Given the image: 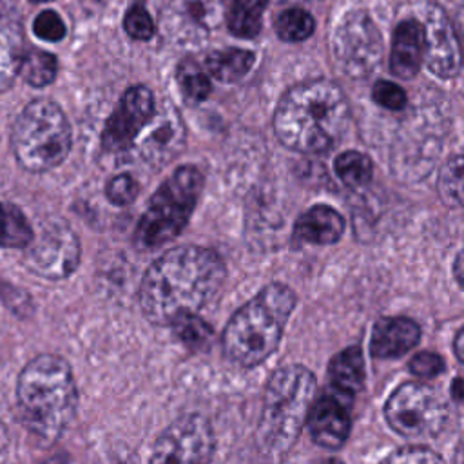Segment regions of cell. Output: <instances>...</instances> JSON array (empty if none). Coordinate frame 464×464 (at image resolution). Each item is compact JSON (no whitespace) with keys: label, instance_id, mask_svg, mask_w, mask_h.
<instances>
[{"label":"cell","instance_id":"obj_14","mask_svg":"<svg viewBox=\"0 0 464 464\" xmlns=\"http://www.w3.org/2000/svg\"><path fill=\"white\" fill-rule=\"evenodd\" d=\"M424 58L433 74L439 78H453L460 71L459 40L446 13L430 4L424 11Z\"/></svg>","mask_w":464,"mask_h":464},{"label":"cell","instance_id":"obj_38","mask_svg":"<svg viewBox=\"0 0 464 464\" xmlns=\"http://www.w3.org/2000/svg\"><path fill=\"white\" fill-rule=\"evenodd\" d=\"M453 274H455V281L459 286H462V252L457 254L455 257V263H453Z\"/></svg>","mask_w":464,"mask_h":464},{"label":"cell","instance_id":"obj_18","mask_svg":"<svg viewBox=\"0 0 464 464\" xmlns=\"http://www.w3.org/2000/svg\"><path fill=\"white\" fill-rule=\"evenodd\" d=\"M179 38H205L219 18L218 0H174L167 14Z\"/></svg>","mask_w":464,"mask_h":464},{"label":"cell","instance_id":"obj_17","mask_svg":"<svg viewBox=\"0 0 464 464\" xmlns=\"http://www.w3.org/2000/svg\"><path fill=\"white\" fill-rule=\"evenodd\" d=\"M424 60V31L419 20H402L392 40L390 69L395 76L408 80L417 74Z\"/></svg>","mask_w":464,"mask_h":464},{"label":"cell","instance_id":"obj_1","mask_svg":"<svg viewBox=\"0 0 464 464\" xmlns=\"http://www.w3.org/2000/svg\"><path fill=\"white\" fill-rule=\"evenodd\" d=\"M227 276L221 256L207 246L181 245L167 250L143 274L140 306L152 324L196 314L221 288Z\"/></svg>","mask_w":464,"mask_h":464},{"label":"cell","instance_id":"obj_23","mask_svg":"<svg viewBox=\"0 0 464 464\" xmlns=\"http://www.w3.org/2000/svg\"><path fill=\"white\" fill-rule=\"evenodd\" d=\"M266 0H232L227 14L228 31L237 38H254L261 31Z\"/></svg>","mask_w":464,"mask_h":464},{"label":"cell","instance_id":"obj_32","mask_svg":"<svg viewBox=\"0 0 464 464\" xmlns=\"http://www.w3.org/2000/svg\"><path fill=\"white\" fill-rule=\"evenodd\" d=\"M138 190H140L138 181L127 172L116 174L114 178H111V181L107 183V188H105L109 201L114 205H120V207L132 203L138 196Z\"/></svg>","mask_w":464,"mask_h":464},{"label":"cell","instance_id":"obj_15","mask_svg":"<svg viewBox=\"0 0 464 464\" xmlns=\"http://www.w3.org/2000/svg\"><path fill=\"white\" fill-rule=\"evenodd\" d=\"M306 422L317 446L324 450H339L350 435V413L346 401L330 393L315 399Z\"/></svg>","mask_w":464,"mask_h":464},{"label":"cell","instance_id":"obj_26","mask_svg":"<svg viewBox=\"0 0 464 464\" xmlns=\"http://www.w3.org/2000/svg\"><path fill=\"white\" fill-rule=\"evenodd\" d=\"M56 67V58L51 53H45L42 49H29L20 60L18 74H22L27 83L34 87H44L54 80Z\"/></svg>","mask_w":464,"mask_h":464},{"label":"cell","instance_id":"obj_16","mask_svg":"<svg viewBox=\"0 0 464 464\" xmlns=\"http://www.w3.org/2000/svg\"><path fill=\"white\" fill-rule=\"evenodd\" d=\"M420 339V326L404 315L381 317L370 337V353L379 359H395L408 353Z\"/></svg>","mask_w":464,"mask_h":464},{"label":"cell","instance_id":"obj_12","mask_svg":"<svg viewBox=\"0 0 464 464\" xmlns=\"http://www.w3.org/2000/svg\"><path fill=\"white\" fill-rule=\"evenodd\" d=\"M138 140L140 158L150 167H163L170 163L185 147L187 132L181 116L169 102L154 107L147 125L141 129Z\"/></svg>","mask_w":464,"mask_h":464},{"label":"cell","instance_id":"obj_28","mask_svg":"<svg viewBox=\"0 0 464 464\" xmlns=\"http://www.w3.org/2000/svg\"><path fill=\"white\" fill-rule=\"evenodd\" d=\"M174 335L190 350H203L212 343V328L196 314H187L170 323Z\"/></svg>","mask_w":464,"mask_h":464},{"label":"cell","instance_id":"obj_36","mask_svg":"<svg viewBox=\"0 0 464 464\" xmlns=\"http://www.w3.org/2000/svg\"><path fill=\"white\" fill-rule=\"evenodd\" d=\"M410 372L419 379H433L442 373L444 361L439 353L433 352H420L410 361Z\"/></svg>","mask_w":464,"mask_h":464},{"label":"cell","instance_id":"obj_10","mask_svg":"<svg viewBox=\"0 0 464 464\" xmlns=\"http://www.w3.org/2000/svg\"><path fill=\"white\" fill-rule=\"evenodd\" d=\"M22 250L24 265L33 274L53 281L71 276L82 254L78 236L63 221H51L38 232L33 230L31 241Z\"/></svg>","mask_w":464,"mask_h":464},{"label":"cell","instance_id":"obj_11","mask_svg":"<svg viewBox=\"0 0 464 464\" xmlns=\"http://www.w3.org/2000/svg\"><path fill=\"white\" fill-rule=\"evenodd\" d=\"M214 450L210 422L199 413H187L160 433L149 464H210Z\"/></svg>","mask_w":464,"mask_h":464},{"label":"cell","instance_id":"obj_41","mask_svg":"<svg viewBox=\"0 0 464 464\" xmlns=\"http://www.w3.org/2000/svg\"><path fill=\"white\" fill-rule=\"evenodd\" d=\"M321 464H343V462L337 460V459H328V460H323Z\"/></svg>","mask_w":464,"mask_h":464},{"label":"cell","instance_id":"obj_9","mask_svg":"<svg viewBox=\"0 0 464 464\" xmlns=\"http://www.w3.org/2000/svg\"><path fill=\"white\" fill-rule=\"evenodd\" d=\"M382 40L373 20L361 11L346 14L332 36L337 69L350 78H366L381 62Z\"/></svg>","mask_w":464,"mask_h":464},{"label":"cell","instance_id":"obj_2","mask_svg":"<svg viewBox=\"0 0 464 464\" xmlns=\"http://www.w3.org/2000/svg\"><path fill=\"white\" fill-rule=\"evenodd\" d=\"M348 123V102L328 80H310L292 87L274 114L279 141L303 154L328 150Z\"/></svg>","mask_w":464,"mask_h":464},{"label":"cell","instance_id":"obj_21","mask_svg":"<svg viewBox=\"0 0 464 464\" xmlns=\"http://www.w3.org/2000/svg\"><path fill=\"white\" fill-rule=\"evenodd\" d=\"M332 386L344 397H353L364 384V361L359 346H348L328 364Z\"/></svg>","mask_w":464,"mask_h":464},{"label":"cell","instance_id":"obj_39","mask_svg":"<svg viewBox=\"0 0 464 464\" xmlns=\"http://www.w3.org/2000/svg\"><path fill=\"white\" fill-rule=\"evenodd\" d=\"M7 446H9V437H7V431H5L4 424L0 422V460L5 457Z\"/></svg>","mask_w":464,"mask_h":464},{"label":"cell","instance_id":"obj_29","mask_svg":"<svg viewBox=\"0 0 464 464\" xmlns=\"http://www.w3.org/2000/svg\"><path fill=\"white\" fill-rule=\"evenodd\" d=\"M276 33L285 42H301L314 33L315 22L314 18L297 7L285 9L274 22Z\"/></svg>","mask_w":464,"mask_h":464},{"label":"cell","instance_id":"obj_27","mask_svg":"<svg viewBox=\"0 0 464 464\" xmlns=\"http://www.w3.org/2000/svg\"><path fill=\"white\" fill-rule=\"evenodd\" d=\"M176 82L188 103H199L210 94V80L194 60H183L176 69Z\"/></svg>","mask_w":464,"mask_h":464},{"label":"cell","instance_id":"obj_34","mask_svg":"<svg viewBox=\"0 0 464 464\" xmlns=\"http://www.w3.org/2000/svg\"><path fill=\"white\" fill-rule=\"evenodd\" d=\"M372 96H373L375 103H379L381 107L390 109V111H401L406 107V92L399 85H395L388 80L377 82L373 85Z\"/></svg>","mask_w":464,"mask_h":464},{"label":"cell","instance_id":"obj_4","mask_svg":"<svg viewBox=\"0 0 464 464\" xmlns=\"http://www.w3.org/2000/svg\"><path fill=\"white\" fill-rule=\"evenodd\" d=\"M295 306V294L283 283H270L245 303L223 332V352L241 368H254L277 348Z\"/></svg>","mask_w":464,"mask_h":464},{"label":"cell","instance_id":"obj_25","mask_svg":"<svg viewBox=\"0 0 464 464\" xmlns=\"http://www.w3.org/2000/svg\"><path fill=\"white\" fill-rule=\"evenodd\" d=\"M334 169H335L337 178L352 188L364 187L372 179V174H373L372 160L359 150H346V152L339 154L335 158Z\"/></svg>","mask_w":464,"mask_h":464},{"label":"cell","instance_id":"obj_40","mask_svg":"<svg viewBox=\"0 0 464 464\" xmlns=\"http://www.w3.org/2000/svg\"><path fill=\"white\" fill-rule=\"evenodd\" d=\"M453 399H455L457 402L462 399V381H460V377H457V379L453 381Z\"/></svg>","mask_w":464,"mask_h":464},{"label":"cell","instance_id":"obj_20","mask_svg":"<svg viewBox=\"0 0 464 464\" xmlns=\"http://www.w3.org/2000/svg\"><path fill=\"white\" fill-rule=\"evenodd\" d=\"M24 34L18 20L9 13H0V91L11 87L24 56Z\"/></svg>","mask_w":464,"mask_h":464},{"label":"cell","instance_id":"obj_22","mask_svg":"<svg viewBox=\"0 0 464 464\" xmlns=\"http://www.w3.org/2000/svg\"><path fill=\"white\" fill-rule=\"evenodd\" d=\"M256 56L245 49H223L212 51L207 60V71L219 82H237L241 80L254 65Z\"/></svg>","mask_w":464,"mask_h":464},{"label":"cell","instance_id":"obj_33","mask_svg":"<svg viewBox=\"0 0 464 464\" xmlns=\"http://www.w3.org/2000/svg\"><path fill=\"white\" fill-rule=\"evenodd\" d=\"M125 31L134 40H149L154 34V22L147 9L140 4L132 5L123 20Z\"/></svg>","mask_w":464,"mask_h":464},{"label":"cell","instance_id":"obj_35","mask_svg":"<svg viewBox=\"0 0 464 464\" xmlns=\"http://www.w3.org/2000/svg\"><path fill=\"white\" fill-rule=\"evenodd\" d=\"M33 31L38 38L47 42H58L65 36L63 20L54 11H42L33 24Z\"/></svg>","mask_w":464,"mask_h":464},{"label":"cell","instance_id":"obj_6","mask_svg":"<svg viewBox=\"0 0 464 464\" xmlns=\"http://www.w3.org/2000/svg\"><path fill=\"white\" fill-rule=\"evenodd\" d=\"M203 188V176L192 165L176 169L152 194L141 214L134 241L140 248H156L181 234Z\"/></svg>","mask_w":464,"mask_h":464},{"label":"cell","instance_id":"obj_8","mask_svg":"<svg viewBox=\"0 0 464 464\" xmlns=\"http://www.w3.org/2000/svg\"><path fill=\"white\" fill-rule=\"evenodd\" d=\"M384 417L392 430L406 439H430L442 431L448 408L430 384L404 382L388 397Z\"/></svg>","mask_w":464,"mask_h":464},{"label":"cell","instance_id":"obj_30","mask_svg":"<svg viewBox=\"0 0 464 464\" xmlns=\"http://www.w3.org/2000/svg\"><path fill=\"white\" fill-rule=\"evenodd\" d=\"M439 196L448 207L462 205V160L453 156L439 176Z\"/></svg>","mask_w":464,"mask_h":464},{"label":"cell","instance_id":"obj_37","mask_svg":"<svg viewBox=\"0 0 464 464\" xmlns=\"http://www.w3.org/2000/svg\"><path fill=\"white\" fill-rule=\"evenodd\" d=\"M462 328L457 330L455 334V339H453V352H455V357L459 362H462V357H464V350H462V344H464V339H462Z\"/></svg>","mask_w":464,"mask_h":464},{"label":"cell","instance_id":"obj_19","mask_svg":"<svg viewBox=\"0 0 464 464\" xmlns=\"http://www.w3.org/2000/svg\"><path fill=\"white\" fill-rule=\"evenodd\" d=\"M294 232L306 243L332 245L344 232V218L328 205H314L297 218Z\"/></svg>","mask_w":464,"mask_h":464},{"label":"cell","instance_id":"obj_3","mask_svg":"<svg viewBox=\"0 0 464 464\" xmlns=\"http://www.w3.org/2000/svg\"><path fill=\"white\" fill-rule=\"evenodd\" d=\"M16 401L24 424L42 440L62 437L74 417L78 392L65 359L42 353L31 359L18 375Z\"/></svg>","mask_w":464,"mask_h":464},{"label":"cell","instance_id":"obj_7","mask_svg":"<svg viewBox=\"0 0 464 464\" xmlns=\"http://www.w3.org/2000/svg\"><path fill=\"white\" fill-rule=\"evenodd\" d=\"M11 145L24 169L45 172L58 167L69 154L71 127L56 103L34 100L14 121Z\"/></svg>","mask_w":464,"mask_h":464},{"label":"cell","instance_id":"obj_24","mask_svg":"<svg viewBox=\"0 0 464 464\" xmlns=\"http://www.w3.org/2000/svg\"><path fill=\"white\" fill-rule=\"evenodd\" d=\"M31 237L33 227L24 212L11 203H0V246L24 248Z\"/></svg>","mask_w":464,"mask_h":464},{"label":"cell","instance_id":"obj_31","mask_svg":"<svg viewBox=\"0 0 464 464\" xmlns=\"http://www.w3.org/2000/svg\"><path fill=\"white\" fill-rule=\"evenodd\" d=\"M381 464H446L444 459L426 446H404L392 451Z\"/></svg>","mask_w":464,"mask_h":464},{"label":"cell","instance_id":"obj_13","mask_svg":"<svg viewBox=\"0 0 464 464\" xmlns=\"http://www.w3.org/2000/svg\"><path fill=\"white\" fill-rule=\"evenodd\" d=\"M154 107V96L145 85L129 87L105 123L102 134L103 149L107 152H123L132 147L141 129L150 120Z\"/></svg>","mask_w":464,"mask_h":464},{"label":"cell","instance_id":"obj_5","mask_svg":"<svg viewBox=\"0 0 464 464\" xmlns=\"http://www.w3.org/2000/svg\"><path fill=\"white\" fill-rule=\"evenodd\" d=\"M315 393V375L301 364L283 366L268 379L257 422V444L265 455L279 460L294 448Z\"/></svg>","mask_w":464,"mask_h":464},{"label":"cell","instance_id":"obj_42","mask_svg":"<svg viewBox=\"0 0 464 464\" xmlns=\"http://www.w3.org/2000/svg\"><path fill=\"white\" fill-rule=\"evenodd\" d=\"M31 2H47V0H31Z\"/></svg>","mask_w":464,"mask_h":464}]
</instances>
